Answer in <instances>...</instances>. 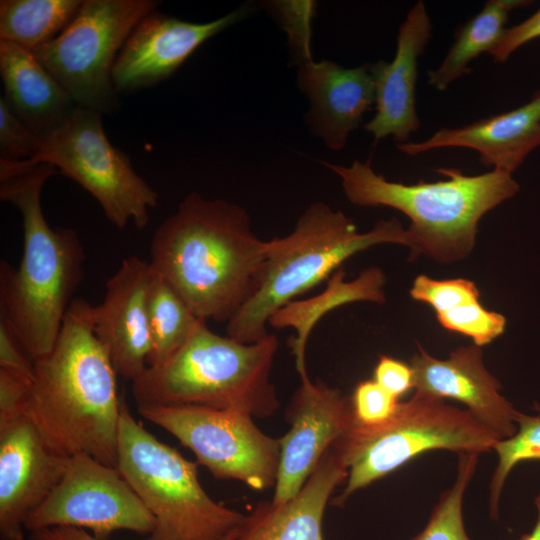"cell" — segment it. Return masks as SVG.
Instances as JSON below:
<instances>
[{"instance_id":"4fadbf2b","label":"cell","mask_w":540,"mask_h":540,"mask_svg":"<svg viewBox=\"0 0 540 540\" xmlns=\"http://www.w3.org/2000/svg\"><path fill=\"white\" fill-rule=\"evenodd\" d=\"M300 380L285 414L290 429L280 438L274 503L298 494L324 453L354 422L351 396L309 377Z\"/></svg>"},{"instance_id":"4316f807","label":"cell","mask_w":540,"mask_h":540,"mask_svg":"<svg viewBox=\"0 0 540 540\" xmlns=\"http://www.w3.org/2000/svg\"><path fill=\"white\" fill-rule=\"evenodd\" d=\"M533 415L518 412L516 432L499 439L493 447L498 456L489 484V510L493 519L498 518L499 500L507 477L516 465L525 461H540V404L534 402Z\"/></svg>"},{"instance_id":"7c38bea8","label":"cell","mask_w":540,"mask_h":540,"mask_svg":"<svg viewBox=\"0 0 540 540\" xmlns=\"http://www.w3.org/2000/svg\"><path fill=\"white\" fill-rule=\"evenodd\" d=\"M56 526L90 530L105 540L118 530L149 535L154 517L117 467L77 454L69 458L58 485L24 522L31 533Z\"/></svg>"},{"instance_id":"74e56055","label":"cell","mask_w":540,"mask_h":540,"mask_svg":"<svg viewBox=\"0 0 540 540\" xmlns=\"http://www.w3.org/2000/svg\"><path fill=\"white\" fill-rule=\"evenodd\" d=\"M234 533V532H233ZM233 533L225 540H231ZM33 540H99L84 529L56 526L32 532Z\"/></svg>"},{"instance_id":"7402d4cb","label":"cell","mask_w":540,"mask_h":540,"mask_svg":"<svg viewBox=\"0 0 540 540\" xmlns=\"http://www.w3.org/2000/svg\"><path fill=\"white\" fill-rule=\"evenodd\" d=\"M0 75L8 107L38 138L61 125L77 107L25 47L0 41Z\"/></svg>"},{"instance_id":"5b68a950","label":"cell","mask_w":540,"mask_h":540,"mask_svg":"<svg viewBox=\"0 0 540 540\" xmlns=\"http://www.w3.org/2000/svg\"><path fill=\"white\" fill-rule=\"evenodd\" d=\"M278 346L273 334L243 343L203 320L173 355L132 381L134 400L138 409L200 406L271 416L280 406L270 379Z\"/></svg>"},{"instance_id":"52a82bcc","label":"cell","mask_w":540,"mask_h":540,"mask_svg":"<svg viewBox=\"0 0 540 540\" xmlns=\"http://www.w3.org/2000/svg\"><path fill=\"white\" fill-rule=\"evenodd\" d=\"M198 463L148 432L122 401L117 469L154 517L145 540H225L244 515L214 501Z\"/></svg>"},{"instance_id":"ba28073f","label":"cell","mask_w":540,"mask_h":540,"mask_svg":"<svg viewBox=\"0 0 540 540\" xmlns=\"http://www.w3.org/2000/svg\"><path fill=\"white\" fill-rule=\"evenodd\" d=\"M501 439L469 411L415 392L400 401L385 423L365 427L355 421L336 444L348 469L346 484L334 501L341 506L356 491L393 473L432 450L481 454Z\"/></svg>"},{"instance_id":"603a6c76","label":"cell","mask_w":540,"mask_h":540,"mask_svg":"<svg viewBox=\"0 0 540 540\" xmlns=\"http://www.w3.org/2000/svg\"><path fill=\"white\" fill-rule=\"evenodd\" d=\"M345 273L338 269L328 279L326 289L319 295L302 301H291L277 310L268 325L281 329L292 327L296 337L291 341L295 367L300 378L308 377L305 363L306 344L312 328L330 310L347 303L369 301L384 303L385 275L378 268H369L352 280H344Z\"/></svg>"},{"instance_id":"9c48e42d","label":"cell","mask_w":540,"mask_h":540,"mask_svg":"<svg viewBox=\"0 0 540 540\" xmlns=\"http://www.w3.org/2000/svg\"><path fill=\"white\" fill-rule=\"evenodd\" d=\"M16 163L55 166L87 190L119 229L130 222L145 228L150 210L158 204V193L136 173L128 155L110 143L96 111L76 107L61 125L39 138L32 158Z\"/></svg>"},{"instance_id":"44dd1931","label":"cell","mask_w":540,"mask_h":540,"mask_svg":"<svg viewBox=\"0 0 540 540\" xmlns=\"http://www.w3.org/2000/svg\"><path fill=\"white\" fill-rule=\"evenodd\" d=\"M347 476L346 462L334 442L295 497L284 503L259 502L244 515L231 540H323L326 505Z\"/></svg>"},{"instance_id":"30bf717a","label":"cell","mask_w":540,"mask_h":540,"mask_svg":"<svg viewBox=\"0 0 540 540\" xmlns=\"http://www.w3.org/2000/svg\"><path fill=\"white\" fill-rule=\"evenodd\" d=\"M153 0H85L52 41L31 50L77 107L109 112L116 107L113 67L137 24L156 10Z\"/></svg>"},{"instance_id":"cb8c5ba5","label":"cell","mask_w":540,"mask_h":540,"mask_svg":"<svg viewBox=\"0 0 540 540\" xmlns=\"http://www.w3.org/2000/svg\"><path fill=\"white\" fill-rule=\"evenodd\" d=\"M525 0H489L472 18L461 25L441 64L428 71V84L444 91L458 78L470 72L469 64L484 52H490L501 38L509 13L526 6Z\"/></svg>"},{"instance_id":"f35d334b","label":"cell","mask_w":540,"mask_h":540,"mask_svg":"<svg viewBox=\"0 0 540 540\" xmlns=\"http://www.w3.org/2000/svg\"><path fill=\"white\" fill-rule=\"evenodd\" d=\"M534 504L537 511V519L531 532L525 533L520 540H540V492L536 495Z\"/></svg>"},{"instance_id":"7a4b0ae2","label":"cell","mask_w":540,"mask_h":540,"mask_svg":"<svg viewBox=\"0 0 540 540\" xmlns=\"http://www.w3.org/2000/svg\"><path fill=\"white\" fill-rule=\"evenodd\" d=\"M91 304L70 303L53 349L34 360L24 415L58 453L117 466L122 401L116 371L94 333Z\"/></svg>"},{"instance_id":"83f0119b","label":"cell","mask_w":540,"mask_h":540,"mask_svg":"<svg viewBox=\"0 0 540 540\" xmlns=\"http://www.w3.org/2000/svg\"><path fill=\"white\" fill-rule=\"evenodd\" d=\"M479 455L474 452L458 454L454 483L440 495L424 529L410 540H471L465 530L462 506Z\"/></svg>"},{"instance_id":"277c9868","label":"cell","mask_w":540,"mask_h":540,"mask_svg":"<svg viewBox=\"0 0 540 540\" xmlns=\"http://www.w3.org/2000/svg\"><path fill=\"white\" fill-rule=\"evenodd\" d=\"M322 163L340 178L354 205L387 206L406 215L413 256L423 254L442 263L467 257L480 219L519 191L511 174L495 169L469 176L457 168H438L445 180L406 185L377 174L371 158L350 166Z\"/></svg>"},{"instance_id":"3957f363","label":"cell","mask_w":540,"mask_h":540,"mask_svg":"<svg viewBox=\"0 0 540 540\" xmlns=\"http://www.w3.org/2000/svg\"><path fill=\"white\" fill-rule=\"evenodd\" d=\"M56 172L46 163L0 160V199L17 207L24 231L18 268L0 262V318L33 360L53 349L84 275L85 251L77 232L50 227L42 211L43 186Z\"/></svg>"},{"instance_id":"d4e9b609","label":"cell","mask_w":540,"mask_h":540,"mask_svg":"<svg viewBox=\"0 0 540 540\" xmlns=\"http://www.w3.org/2000/svg\"><path fill=\"white\" fill-rule=\"evenodd\" d=\"M80 0H1L0 41L29 50L57 37L74 19Z\"/></svg>"},{"instance_id":"2e32d148","label":"cell","mask_w":540,"mask_h":540,"mask_svg":"<svg viewBox=\"0 0 540 540\" xmlns=\"http://www.w3.org/2000/svg\"><path fill=\"white\" fill-rule=\"evenodd\" d=\"M154 270L150 262L131 256L107 280L105 296L91 306L95 335L117 374L134 381L148 367L151 351L147 299Z\"/></svg>"},{"instance_id":"8d00e7d4","label":"cell","mask_w":540,"mask_h":540,"mask_svg":"<svg viewBox=\"0 0 540 540\" xmlns=\"http://www.w3.org/2000/svg\"><path fill=\"white\" fill-rule=\"evenodd\" d=\"M540 38V8L519 24L506 28L489 54L495 62H505L524 44Z\"/></svg>"},{"instance_id":"d590c367","label":"cell","mask_w":540,"mask_h":540,"mask_svg":"<svg viewBox=\"0 0 540 540\" xmlns=\"http://www.w3.org/2000/svg\"><path fill=\"white\" fill-rule=\"evenodd\" d=\"M373 380L397 399L414 388L411 366L385 355H381L378 359L373 371Z\"/></svg>"},{"instance_id":"484cf974","label":"cell","mask_w":540,"mask_h":540,"mask_svg":"<svg viewBox=\"0 0 540 540\" xmlns=\"http://www.w3.org/2000/svg\"><path fill=\"white\" fill-rule=\"evenodd\" d=\"M147 309L151 340L147 364L155 366L173 355L203 319L194 314L184 299L155 270L149 287Z\"/></svg>"},{"instance_id":"f546056e","label":"cell","mask_w":540,"mask_h":540,"mask_svg":"<svg viewBox=\"0 0 540 540\" xmlns=\"http://www.w3.org/2000/svg\"><path fill=\"white\" fill-rule=\"evenodd\" d=\"M410 295L414 300L430 305L437 314L461 302L479 299L480 292L474 282L467 279L436 280L419 275L413 282Z\"/></svg>"},{"instance_id":"d6a6232c","label":"cell","mask_w":540,"mask_h":540,"mask_svg":"<svg viewBox=\"0 0 540 540\" xmlns=\"http://www.w3.org/2000/svg\"><path fill=\"white\" fill-rule=\"evenodd\" d=\"M39 138L0 98V160L26 161L36 152Z\"/></svg>"},{"instance_id":"f1b7e54d","label":"cell","mask_w":540,"mask_h":540,"mask_svg":"<svg viewBox=\"0 0 540 540\" xmlns=\"http://www.w3.org/2000/svg\"><path fill=\"white\" fill-rule=\"evenodd\" d=\"M436 317L443 328L471 338L479 347L502 335L506 327L505 317L484 308L479 299L456 304Z\"/></svg>"},{"instance_id":"e0dca14e","label":"cell","mask_w":540,"mask_h":540,"mask_svg":"<svg viewBox=\"0 0 540 540\" xmlns=\"http://www.w3.org/2000/svg\"><path fill=\"white\" fill-rule=\"evenodd\" d=\"M417 346L409 363L415 392L460 402L501 439L516 432L519 411L500 393V382L485 368L481 347H459L447 359H437Z\"/></svg>"},{"instance_id":"ffe728a7","label":"cell","mask_w":540,"mask_h":540,"mask_svg":"<svg viewBox=\"0 0 540 540\" xmlns=\"http://www.w3.org/2000/svg\"><path fill=\"white\" fill-rule=\"evenodd\" d=\"M538 146L540 89L526 104L513 110L462 127L441 128L423 141L401 143L397 148L410 156L439 148L473 149L483 165L512 175Z\"/></svg>"},{"instance_id":"5bb4252c","label":"cell","mask_w":540,"mask_h":540,"mask_svg":"<svg viewBox=\"0 0 540 540\" xmlns=\"http://www.w3.org/2000/svg\"><path fill=\"white\" fill-rule=\"evenodd\" d=\"M241 6L210 22L194 23L154 10L133 29L112 72L117 92H133L169 78L205 41L243 19Z\"/></svg>"},{"instance_id":"d6986e66","label":"cell","mask_w":540,"mask_h":540,"mask_svg":"<svg viewBox=\"0 0 540 540\" xmlns=\"http://www.w3.org/2000/svg\"><path fill=\"white\" fill-rule=\"evenodd\" d=\"M297 84L309 100L306 115L311 131L332 150L344 148L349 134L375 104V84L369 64L342 67L313 59L298 65Z\"/></svg>"},{"instance_id":"8fae6325","label":"cell","mask_w":540,"mask_h":540,"mask_svg":"<svg viewBox=\"0 0 540 540\" xmlns=\"http://www.w3.org/2000/svg\"><path fill=\"white\" fill-rule=\"evenodd\" d=\"M138 410L190 449L216 479L239 480L257 491L275 487L280 438L263 433L250 414L200 406Z\"/></svg>"},{"instance_id":"836d02e7","label":"cell","mask_w":540,"mask_h":540,"mask_svg":"<svg viewBox=\"0 0 540 540\" xmlns=\"http://www.w3.org/2000/svg\"><path fill=\"white\" fill-rule=\"evenodd\" d=\"M31 382L0 369V427L22 417Z\"/></svg>"},{"instance_id":"e575fe53","label":"cell","mask_w":540,"mask_h":540,"mask_svg":"<svg viewBox=\"0 0 540 540\" xmlns=\"http://www.w3.org/2000/svg\"><path fill=\"white\" fill-rule=\"evenodd\" d=\"M0 369L33 382L34 360L3 318H0Z\"/></svg>"},{"instance_id":"6da1fadb","label":"cell","mask_w":540,"mask_h":540,"mask_svg":"<svg viewBox=\"0 0 540 540\" xmlns=\"http://www.w3.org/2000/svg\"><path fill=\"white\" fill-rule=\"evenodd\" d=\"M267 250L243 207L194 192L155 231L150 263L198 318L227 323L254 294Z\"/></svg>"},{"instance_id":"ac0fdd59","label":"cell","mask_w":540,"mask_h":540,"mask_svg":"<svg viewBox=\"0 0 540 540\" xmlns=\"http://www.w3.org/2000/svg\"><path fill=\"white\" fill-rule=\"evenodd\" d=\"M432 24L422 1L407 12L401 23L394 58L369 64L375 84V115L364 125L375 141L393 136L402 143L417 131L416 112L418 59L424 53Z\"/></svg>"},{"instance_id":"9a60e30c","label":"cell","mask_w":540,"mask_h":540,"mask_svg":"<svg viewBox=\"0 0 540 540\" xmlns=\"http://www.w3.org/2000/svg\"><path fill=\"white\" fill-rule=\"evenodd\" d=\"M70 457L25 416L0 427V539L25 540L24 522L62 479Z\"/></svg>"},{"instance_id":"1f68e13d","label":"cell","mask_w":540,"mask_h":540,"mask_svg":"<svg viewBox=\"0 0 540 540\" xmlns=\"http://www.w3.org/2000/svg\"><path fill=\"white\" fill-rule=\"evenodd\" d=\"M351 402L355 423L373 427L387 422L395 414L400 400L372 379L356 385Z\"/></svg>"},{"instance_id":"8992f818","label":"cell","mask_w":540,"mask_h":540,"mask_svg":"<svg viewBox=\"0 0 540 540\" xmlns=\"http://www.w3.org/2000/svg\"><path fill=\"white\" fill-rule=\"evenodd\" d=\"M385 243L410 245L407 229L396 218L379 220L369 231L359 232L342 211L312 203L291 233L268 240L257 288L227 322V336L243 343L263 339L277 310L329 279L353 255Z\"/></svg>"},{"instance_id":"4dcf8cb0","label":"cell","mask_w":540,"mask_h":540,"mask_svg":"<svg viewBox=\"0 0 540 540\" xmlns=\"http://www.w3.org/2000/svg\"><path fill=\"white\" fill-rule=\"evenodd\" d=\"M270 7L287 32L290 46L298 65L312 58L310 50L311 18L315 3L312 1L270 2Z\"/></svg>"}]
</instances>
